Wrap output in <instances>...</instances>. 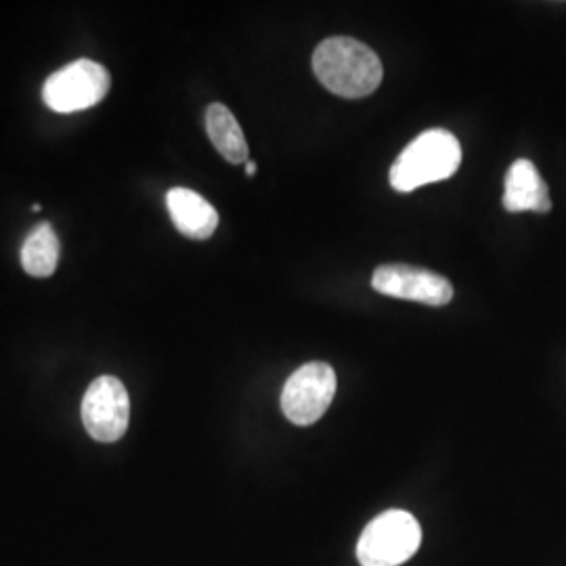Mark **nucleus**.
Segmentation results:
<instances>
[{"instance_id":"obj_5","label":"nucleus","mask_w":566,"mask_h":566,"mask_svg":"<svg viewBox=\"0 0 566 566\" xmlns=\"http://www.w3.org/2000/svg\"><path fill=\"white\" fill-rule=\"evenodd\" d=\"M336 395V371L332 365L313 361L296 369L282 390L283 416L296 426L315 424L324 418Z\"/></svg>"},{"instance_id":"obj_9","label":"nucleus","mask_w":566,"mask_h":566,"mask_svg":"<svg viewBox=\"0 0 566 566\" xmlns=\"http://www.w3.org/2000/svg\"><path fill=\"white\" fill-rule=\"evenodd\" d=\"M504 206L507 212H547L552 208L546 181L531 160H516L510 166Z\"/></svg>"},{"instance_id":"obj_4","label":"nucleus","mask_w":566,"mask_h":566,"mask_svg":"<svg viewBox=\"0 0 566 566\" xmlns=\"http://www.w3.org/2000/svg\"><path fill=\"white\" fill-rule=\"evenodd\" d=\"M109 72L102 63L78 60L51 74L42 86V99L57 114H74L103 102L109 91Z\"/></svg>"},{"instance_id":"obj_11","label":"nucleus","mask_w":566,"mask_h":566,"mask_svg":"<svg viewBox=\"0 0 566 566\" xmlns=\"http://www.w3.org/2000/svg\"><path fill=\"white\" fill-rule=\"evenodd\" d=\"M60 261V240L51 224L42 223L21 245V266L32 277H51Z\"/></svg>"},{"instance_id":"obj_8","label":"nucleus","mask_w":566,"mask_h":566,"mask_svg":"<svg viewBox=\"0 0 566 566\" xmlns=\"http://www.w3.org/2000/svg\"><path fill=\"white\" fill-rule=\"evenodd\" d=\"M166 206L175 227L191 240H208L219 227L217 208L191 189H170L166 196Z\"/></svg>"},{"instance_id":"obj_10","label":"nucleus","mask_w":566,"mask_h":566,"mask_svg":"<svg viewBox=\"0 0 566 566\" xmlns=\"http://www.w3.org/2000/svg\"><path fill=\"white\" fill-rule=\"evenodd\" d=\"M206 130L214 149L229 164L248 163V143L242 126L223 103H212L206 109Z\"/></svg>"},{"instance_id":"obj_3","label":"nucleus","mask_w":566,"mask_h":566,"mask_svg":"<svg viewBox=\"0 0 566 566\" xmlns=\"http://www.w3.org/2000/svg\"><path fill=\"white\" fill-rule=\"evenodd\" d=\"M420 544V523L405 510H388L365 526L357 544V558L361 566L405 565Z\"/></svg>"},{"instance_id":"obj_12","label":"nucleus","mask_w":566,"mask_h":566,"mask_svg":"<svg viewBox=\"0 0 566 566\" xmlns=\"http://www.w3.org/2000/svg\"><path fill=\"white\" fill-rule=\"evenodd\" d=\"M245 172H248V177H254V175H256V163L248 160V163H245Z\"/></svg>"},{"instance_id":"obj_7","label":"nucleus","mask_w":566,"mask_h":566,"mask_svg":"<svg viewBox=\"0 0 566 566\" xmlns=\"http://www.w3.org/2000/svg\"><path fill=\"white\" fill-rule=\"evenodd\" d=\"M371 285L376 292L413 301V303L430 304V306H443L453 298V285L447 282L443 275L432 273L420 266L409 264H382L374 271Z\"/></svg>"},{"instance_id":"obj_6","label":"nucleus","mask_w":566,"mask_h":566,"mask_svg":"<svg viewBox=\"0 0 566 566\" xmlns=\"http://www.w3.org/2000/svg\"><path fill=\"white\" fill-rule=\"evenodd\" d=\"M130 401L118 378L102 376L88 386L82 399V422L99 443H114L128 428Z\"/></svg>"},{"instance_id":"obj_2","label":"nucleus","mask_w":566,"mask_h":566,"mask_svg":"<svg viewBox=\"0 0 566 566\" xmlns=\"http://www.w3.org/2000/svg\"><path fill=\"white\" fill-rule=\"evenodd\" d=\"M462 163V149L458 139L443 128L426 130L409 143L390 168V185L409 193L430 182L447 181Z\"/></svg>"},{"instance_id":"obj_1","label":"nucleus","mask_w":566,"mask_h":566,"mask_svg":"<svg viewBox=\"0 0 566 566\" xmlns=\"http://www.w3.org/2000/svg\"><path fill=\"white\" fill-rule=\"evenodd\" d=\"M313 72L325 88L344 99H361L371 95L382 82V61L355 39H327L315 49Z\"/></svg>"}]
</instances>
